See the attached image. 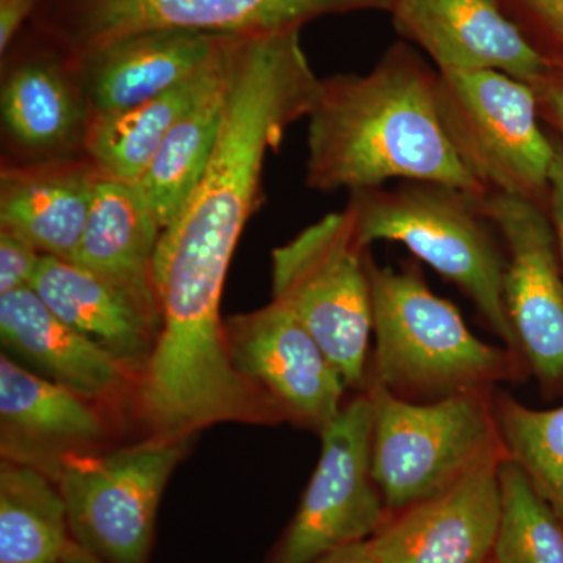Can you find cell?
I'll return each instance as SVG.
<instances>
[{"label":"cell","mask_w":563,"mask_h":563,"mask_svg":"<svg viewBox=\"0 0 563 563\" xmlns=\"http://www.w3.org/2000/svg\"><path fill=\"white\" fill-rule=\"evenodd\" d=\"M435 88L437 70L404 46L363 76L320 79L307 117V187L354 192L404 179L487 195L444 132Z\"/></svg>","instance_id":"6da1fadb"},{"label":"cell","mask_w":563,"mask_h":563,"mask_svg":"<svg viewBox=\"0 0 563 563\" xmlns=\"http://www.w3.org/2000/svg\"><path fill=\"white\" fill-rule=\"evenodd\" d=\"M373 303V366L368 383L399 398H448L490 391L517 376L520 354L477 339L461 312L431 291L413 268L368 257Z\"/></svg>","instance_id":"7a4b0ae2"},{"label":"cell","mask_w":563,"mask_h":563,"mask_svg":"<svg viewBox=\"0 0 563 563\" xmlns=\"http://www.w3.org/2000/svg\"><path fill=\"white\" fill-rule=\"evenodd\" d=\"M481 198L443 184L407 181L391 190L351 192L346 209L363 247L374 242L404 244L457 285L506 347L520 354L504 303L507 258Z\"/></svg>","instance_id":"3957f363"},{"label":"cell","mask_w":563,"mask_h":563,"mask_svg":"<svg viewBox=\"0 0 563 563\" xmlns=\"http://www.w3.org/2000/svg\"><path fill=\"white\" fill-rule=\"evenodd\" d=\"M372 404V468L388 515L446 490L495 454L506 453L490 391L429 402L366 383Z\"/></svg>","instance_id":"277c9868"},{"label":"cell","mask_w":563,"mask_h":563,"mask_svg":"<svg viewBox=\"0 0 563 563\" xmlns=\"http://www.w3.org/2000/svg\"><path fill=\"white\" fill-rule=\"evenodd\" d=\"M368 257L347 209L272 252L273 301L306 325L347 388L358 390L368 383L373 336Z\"/></svg>","instance_id":"5b68a950"},{"label":"cell","mask_w":563,"mask_h":563,"mask_svg":"<svg viewBox=\"0 0 563 563\" xmlns=\"http://www.w3.org/2000/svg\"><path fill=\"white\" fill-rule=\"evenodd\" d=\"M435 95L444 132L474 179L542 206L555 146L540 128L531 85L498 70H437Z\"/></svg>","instance_id":"8992f818"},{"label":"cell","mask_w":563,"mask_h":563,"mask_svg":"<svg viewBox=\"0 0 563 563\" xmlns=\"http://www.w3.org/2000/svg\"><path fill=\"white\" fill-rule=\"evenodd\" d=\"M190 440L150 437L107 453L63 455L49 476L70 539L103 563H147L158 504Z\"/></svg>","instance_id":"52a82bcc"},{"label":"cell","mask_w":563,"mask_h":563,"mask_svg":"<svg viewBox=\"0 0 563 563\" xmlns=\"http://www.w3.org/2000/svg\"><path fill=\"white\" fill-rule=\"evenodd\" d=\"M395 0H40L31 25L70 57L157 29L272 35L350 11H391Z\"/></svg>","instance_id":"ba28073f"},{"label":"cell","mask_w":563,"mask_h":563,"mask_svg":"<svg viewBox=\"0 0 563 563\" xmlns=\"http://www.w3.org/2000/svg\"><path fill=\"white\" fill-rule=\"evenodd\" d=\"M372 432L363 391L320 432V461L269 563H317L383 526L388 512L373 477Z\"/></svg>","instance_id":"9c48e42d"},{"label":"cell","mask_w":563,"mask_h":563,"mask_svg":"<svg viewBox=\"0 0 563 563\" xmlns=\"http://www.w3.org/2000/svg\"><path fill=\"white\" fill-rule=\"evenodd\" d=\"M481 207L507 247L504 303L518 351L542 383H563V276L553 224L521 196L490 191Z\"/></svg>","instance_id":"30bf717a"},{"label":"cell","mask_w":563,"mask_h":563,"mask_svg":"<svg viewBox=\"0 0 563 563\" xmlns=\"http://www.w3.org/2000/svg\"><path fill=\"white\" fill-rule=\"evenodd\" d=\"M236 372L276 407L282 420L320 433L343 409L347 385L298 318L282 303L224 321Z\"/></svg>","instance_id":"8fae6325"},{"label":"cell","mask_w":563,"mask_h":563,"mask_svg":"<svg viewBox=\"0 0 563 563\" xmlns=\"http://www.w3.org/2000/svg\"><path fill=\"white\" fill-rule=\"evenodd\" d=\"M3 140L22 163L84 155L91 113L73 57L33 29L2 55Z\"/></svg>","instance_id":"7c38bea8"},{"label":"cell","mask_w":563,"mask_h":563,"mask_svg":"<svg viewBox=\"0 0 563 563\" xmlns=\"http://www.w3.org/2000/svg\"><path fill=\"white\" fill-rule=\"evenodd\" d=\"M495 454L424 501L387 515L368 540L377 563H483L490 558L501 518Z\"/></svg>","instance_id":"4fadbf2b"},{"label":"cell","mask_w":563,"mask_h":563,"mask_svg":"<svg viewBox=\"0 0 563 563\" xmlns=\"http://www.w3.org/2000/svg\"><path fill=\"white\" fill-rule=\"evenodd\" d=\"M395 25L432 58L439 73L498 70L537 87L553 73L501 0H395Z\"/></svg>","instance_id":"5bb4252c"},{"label":"cell","mask_w":563,"mask_h":563,"mask_svg":"<svg viewBox=\"0 0 563 563\" xmlns=\"http://www.w3.org/2000/svg\"><path fill=\"white\" fill-rule=\"evenodd\" d=\"M221 33L157 29L132 33L73 57L91 120L172 90L210 60Z\"/></svg>","instance_id":"9a60e30c"},{"label":"cell","mask_w":563,"mask_h":563,"mask_svg":"<svg viewBox=\"0 0 563 563\" xmlns=\"http://www.w3.org/2000/svg\"><path fill=\"white\" fill-rule=\"evenodd\" d=\"M2 455L49 476L63 455L106 443L110 426L98 404L0 355Z\"/></svg>","instance_id":"2e32d148"},{"label":"cell","mask_w":563,"mask_h":563,"mask_svg":"<svg viewBox=\"0 0 563 563\" xmlns=\"http://www.w3.org/2000/svg\"><path fill=\"white\" fill-rule=\"evenodd\" d=\"M41 301L140 379L162 329V310L76 263L41 255L31 285Z\"/></svg>","instance_id":"e0dca14e"},{"label":"cell","mask_w":563,"mask_h":563,"mask_svg":"<svg viewBox=\"0 0 563 563\" xmlns=\"http://www.w3.org/2000/svg\"><path fill=\"white\" fill-rule=\"evenodd\" d=\"M3 352L25 368L98 404L117 402L135 380L120 362L60 320L32 288L0 295Z\"/></svg>","instance_id":"ac0fdd59"},{"label":"cell","mask_w":563,"mask_h":563,"mask_svg":"<svg viewBox=\"0 0 563 563\" xmlns=\"http://www.w3.org/2000/svg\"><path fill=\"white\" fill-rule=\"evenodd\" d=\"M102 174L85 155L3 165L0 229L40 254L73 262Z\"/></svg>","instance_id":"d6986e66"},{"label":"cell","mask_w":563,"mask_h":563,"mask_svg":"<svg viewBox=\"0 0 563 563\" xmlns=\"http://www.w3.org/2000/svg\"><path fill=\"white\" fill-rule=\"evenodd\" d=\"M236 40L239 35H222L210 60L172 90L131 109L92 118L85 157L103 177L135 184L173 125L225 80Z\"/></svg>","instance_id":"ffe728a7"},{"label":"cell","mask_w":563,"mask_h":563,"mask_svg":"<svg viewBox=\"0 0 563 563\" xmlns=\"http://www.w3.org/2000/svg\"><path fill=\"white\" fill-rule=\"evenodd\" d=\"M162 231L135 184L102 176L70 263L161 309L152 269Z\"/></svg>","instance_id":"44dd1931"},{"label":"cell","mask_w":563,"mask_h":563,"mask_svg":"<svg viewBox=\"0 0 563 563\" xmlns=\"http://www.w3.org/2000/svg\"><path fill=\"white\" fill-rule=\"evenodd\" d=\"M231 70L220 87L173 125L135 181L136 190L162 229L180 213L206 176L220 140Z\"/></svg>","instance_id":"7402d4cb"},{"label":"cell","mask_w":563,"mask_h":563,"mask_svg":"<svg viewBox=\"0 0 563 563\" xmlns=\"http://www.w3.org/2000/svg\"><path fill=\"white\" fill-rule=\"evenodd\" d=\"M57 484L36 466L0 463V563H58L70 542Z\"/></svg>","instance_id":"603a6c76"},{"label":"cell","mask_w":563,"mask_h":563,"mask_svg":"<svg viewBox=\"0 0 563 563\" xmlns=\"http://www.w3.org/2000/svg\"><path fill=\"white\" fill-rule=\"evenodd\" d=\"M501 518L496 563H563V520L509 457L499 468Z\"/></svg>","instance_id":"cb8c5ba5"},{"label":"cell","mask_w":563,"mask_h":563,"mask_svg":"<svg viewBox=\"0 0 563 563\" xmlns=\"http://www.w3.org/2000/svg\"><path fill=\"white\" fill-rule=\"evenodd\" d=\"M495 410L507 457L563 520V406L536 410L501 396Z\"/></svg>","instance_id":"d4e9b609"},{"label":"cell","mask_w":563,"mask_h":563,"mask_svg":"<svg viewBox=\"0 0 563 563\" xmlns=\"http://www.w3.org/2000/svg\"><path fill=\"white\" fill-rule=\"evenodd\" d=\"M41 255L21 236L0 229V295L31 288Z\"/></svg>","instance_id":"484cf974"},{"label":"cell","mask_w":563,"mask_h":563,"mask_svg":"<svg viewBox=\"0 0 563 563\" xmlns=\"http://www.w3.org/2000/svg\"><path fill=\"white\" fill-rule=\"evenodd\" d=\"M563 54V0H510Z\"/></svg>","instance_id":"4316f807"},{"label":"cell","mask_w":563,"mask_h":563,"mask_svg":"<svg viewBox=\"0 0 563 563\" xmlns=\"http://www.w3.org/2000/svg\"><path fill=\"white\" fill-rule=\"evenodd\" d=\"M38 3L40 0H0V54L5 55L18 40Z\"/></svg>","instance_id":"83f0119b"},{"label":"cell","mask_w":563,"mask_h":563,"mask_svg":"<svg viewBox=\"0 0 563 563\" xmlns=\"http://www.w3.org/2000/svg\"><path fill=\"white\" fill-rule=\"evenodd\" d=\"M555 155L550 172V206L555 242L563 258V144L554 143Z\"/></svg>","instance_id":"f1b7e54d"},{"label":"cell","mask_w":563,"mask_h":563,"mask_svg":"<svg viewBox=\"0 0 563 563\" xmlns=\"http://www.w3.org/2000/svg\"><path fill=\"white\" fill-rule=\"evenodd\" d=\"M539 98L540 110L548 111L563 132V77L553 73L533 87Z\"/></svg>","instance_id":"f546056e"},{"label":"cell","mask_w":563,"mask_h":563,"mask_svg":"<svg viewBox=\"0 0 563 563\" xmlns=\"http://www.w3.org/2000/svg\"><path fill=\"white\" fill-rule=\"evenodd\" d=\"M317 563H377L369 550L368 540L366 542L350 544V547L340 548L333 553L324 555Z\"/></svg>","instance_id":"4dcf8cb0"},{"label":"cell","mask_w":563,"mask_h":563,"mask_svg":"<svg viewBox=\"0 0 563 563\" xmlns=\"http://www.w3.org/2000/svg\"><path fill=\"white\" fill-rule=\"evenodd\" d=\"M58 563H103L98 558L85 551L79 544L74 543L70 540L68 547H66L65 553H63L60 562Z\"/></svg>","instance_id":"1f68e13d"},{"label":"cell","mask_w":563,"mask_h":563,"mask_svg":"<svg viewBox=\"0 0 563 563\" xmlns=\"http://www.w3.org/2000/svg\"><path fill=\"white\" fill-rule=\"evenodd\" d=\"M483 563H496V562H495V559H493V555H490V558H488L487 561H484Z\"/></svg>","instance_id":"d6a6232c"}]
</instances>
